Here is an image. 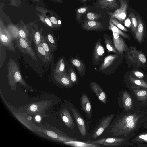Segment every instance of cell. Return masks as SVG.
I'll list each match as a JSON object with an SVG mask.
<instances>
[{
	"label": "cell",
	"instance_id": "6da1fadb",
	"mask_svg": "<svg viewBox=\"0 0 147 147\" xmlns=\"http://www.w3.org/2000/svg\"><path fill=\"white\" fill-rule=\"evenodd\" d=\"M132 109L126 111L116 121L110 131L113 136L129 140L147 121V115L145 113Z\"/></svg>",
	"mask_w": 147,
	"mask_h": 147
},
{
	"label": "cell",
	"instance_id": "7a4b0ae2",
	"mask_svg": "<svg viewBox=\"0 0 147 147\" xmlns=\"http://www.w3.org/2000/svg\"><path fill=\"white\" fill-rule=\"evenodd\" d=\"M7 77L11 86H14L17 82L24 86L26 85L18 65L12 59L9 60L7 64Z\"/></svg>",
	"mask_w": 147,
	"mask_h": 147
},
{
	"label": "cell",
	"instance_id": "3957f363",
	"mask_svg": "<svg viewBox=\"0 0 147 147\" xmlns=\"http://www.w3.org/2000/svg\"><path fill=\"white\" fill-rule=\"evenodd\" d=\"M89 141L92 143L107 146H135L133 143L129 142L127 139L120 137L104 138L94 141Z\"/></svg>",
	"mask_w": 147,
	"mask_h": 147
},
{
	"label": "cell",
	"instance_id": "277c9868",
	"mask_svg": "<svg viewBox=\"0 0 147 147\" xmlns=\"http://www.w3.org/2000/svg\"><path fill=\"white\" fill-rule=\"evenodd\" d=\"M126 51L127 59L130 61L140 66L145 65L147 60L145 55L142 52L137 50L135 47H128Z\"/></svg>",
	"mask_w": 147,
	"mask_h": 147
},
{
	"label": "cell",
	"instance_id": "5b68a950",
	"mask_svg": "<svg viewBox=\"0 0 147 147\" xmlns=\"http://www.w3.org/2000/svg\"><path fill=\"white\" fill-rule=\"evenodd\" d=\"M0 39L1 45L4 46L9 50L15 51L11 35L1 21L0 24Z\"/></svg>",
	"mask_w": 147,
	"mask_h": 147
},
{
	"label": "cell",
	"instance_id": "8992f818",
	"mask_svg": "<svg viewBox=\"0 0 147 147\" xmlns=\"http://www.w3.org/2000/svg\"><path fill=\"white\" fill-rule=\"evenodd\" d=\"M17 48L24 54H27L35 62L37 61L36 52L32 48L31 44L19 36L15 39Z\"/></svg>",
	"mask_w": 147,
	"mask_h": 147
},
{
	"label": "cell",
	"instance_id": "52a82bcc",
	"mask_svg": "<svg viewBox=\"0 0 147 147\" xmlns=\"http://www.w3.org/2000/svg\"><path fill=\"white\" fill-rule=\"evenodd\" d=\"M120 7L114 12H107L110 18L117 19L121 23H123L125 20L127 16V12L128 4L126 0H119Z\"/></svg>",
	"mask_w": 147,
	"mask_h": 147
},
{
	"label": "cell",
	"instance_id": "ba28073f",
	"mask_svg": "<svg viewBox=\"0 0 147 147\" xmlns=\"http://www.w3.org/2000/svg\"><path fill=\"white\" fill-rule=\"evenodd\" d=\"M114 115V114H111L106 116L102 119L93 133L92 136L93 139L98 137L103 133L110 125Z\"/></svg>",
	"mask_w": 147,
	"mask_h": 147
},
{
	"label": "cell",
	"instance_id": "9c48e42d",
	"mask_svg": "<svg viewBox=\"0 0 147 147\" xmlns=\"http://www.w3.org/2000/svg\"><path fill=\"white\" fill-rule=\"evenodd\" d=\"M112 32L114 46L119 54L122 55L123 52L127 51L128 47L121 36L117 33Z\"/></svg>",
	"mask_w": 147,
	"mask_h": 147
},
{
	"label": "cell",
	"instance_id": "30bf717a",
	"mask_svg": "<svg viewBox=\"0 0 147 147\" xmlns=\"http://www.w3.org/2000/svg\"><path fill=\"white\" fill-rule=\"evenodd\" d=\"M105 49L101 43L100 38L96 42L93 55L94 65H96L102 61L105 55Z\"/></svg>",
	"mask_w": 147,
	"mask_h": 147
},
{
	"label": "cell",
	"instance_id": "8fae6325",
	"mask_svg": "<svg viewBox=\"0 0 147 147\" xmlns=\"http://www.w3.org/2000/svg\"><path fill=\"white\" fill-rule=\"evenodd\" d=\"M73 115L75 119L79 130L83 137L86 134V127L85 121L79 113L75 109L70 107Z\"/></svg>",
	"mask_w": 147,
	"mask_h": 147
},
{
	"label": "cell",
	"instance_id": "7c38bea8",
	"mask_svg": "<svg viewBox=\"0 0 147 147\" xmlns=\"http://www.w3.org/2000/svg\"><path fill=\"white\" fill-rule=\"evenodd\" d=\"M90 86L92 90L96 94L99 100L106 104L107 100V96L101 87L97 83L93 82L90 83Z\"/></svg>",
	"mask_w": 147,
	"mask_h": 147
},
{
	"label": "cell",
	"instance_id": "4fadbf2b",
	"mask_svg": "<svg viewBox=\"0 0 147 147\" xmlns=\"http://www.w3.org/2000/svg\"><path fill=\"white\" fill-rule=\"evenodd\" d=\"M136 17L138 21V25L134 34L135 37L138 42L141 43L143 38L145 30V26L142 19L139 15L136 14Z\"/></svg>",
	"mask_w": 147,
	"mask_h": 147
},
{
	"label": "cell",
	"instance_id": "5bb4252c",
	"mask_svg": "<svg viewBox=\"0 0 147 147\" xmlns=\"http://www.w3.org/2000/svg\"><path fill=\"white\" fill-rule=\"evenodd\" d=\"M54 78L58 83L67 87L72 86L73 84L65 72L57 74L54 72Z\"/></svg>",
	"mask_w": 147,
	"mask_h": 147
},
{
	"label": "cell",
	"instance_id": "9a60e30c",
	"mask_svg": "<svg viewBox=\"0 0 147 147\" xmlns=\"http://www.w3.org/2000/svg\"><path fill=\"white\" fill-rule=\"evenodd\" d=\"M64 143L67 145L76 147H99L101 146L99 144L91 142L89 140L86 142H83L71 140L66 141Z\"/></svg>",
	"mask_w": 147,
	"mask_h": 147
},
{
	"label": "cell",
	"instance_id": "2e32d148",
	"mask_svg": "<svg viewBox=\"0 0 147 147\" xmlns=\"http://www.w3.org/2000/svg\"><path fill=\"white\" fill-rule=\"evenodd\" d=\"M129 80L132 84L133 88H143L147 89V82L144 80L136 77L131 74L129 76Z\"/></svg>",
	"mask_w": 147,
	"mask_h": 147
},
{
	"label": "cell",
	"instance_id": "e0dca14e",
	"mask_svg": "<svg viewBox=\"0 0 147 147\" xmlns=\"http://www.w3.org/2000/svg\"><path fill=\"white\" fill-rule=\"evenodd\" d=\"M117 0H97V3L101 8L107 10H112L119 8Z\"/></svg>",
	"mask_w": 147,
	"mask_h": 147
},
{
	"label": "cell",
	"instance_id": "ac0fdd59",
	"mask_svg": "<svg viewBox=\"0 0 147 147\" xmlns=\"http://www.w3.org/2000/svg\"><path fill=\"white\" fill-rule=\"evenodd\" d=\"M81 103L82 109L86 114L88 115H91L92 107L90 100L84 93H83L81 98Z\"/></svg>",
	"mask_w": 147,
	"mask_h": 147
},
{
	"label": "cell",
	"instance_id": "d6986e66",
	"mask_svg": "<svg viewBox=\"0 0 147 147\" xmlns=\"http://www.w3.org/2000/svg\"><path fill=\"white\" fill-rule=\"evenodd\" d=\"M122 100L123 106L126 111L133 109V103L132 98L127 91H124L122 93Z\"/></svg>",
	"mask_w": 147,
	"mask_h": 147
},
{
	"label": "cell",
	"instance_id": "ffe728a7",
	"mask_svg": "<svg viewBox=\"0 0 147 147\" xmlns=\"http://www.w3.org/2000/svg\"><path fill=\"white\" fill-rule=\"evenodd\" d=\"M83 27L86 30H92L101 29L103 28V26L99 22L88 20L84 22Z\"/></svg>",
	"mask_w": 147,
	"mask_h": 147
},
{
	"label": "cell",
	"instance_id": "44dd1931",
	"mask_svg": "<svg viewBox=\"0 0 147 147\" xmlns=\"http://www.w3.org/2000/svg\"><path fill=\"white\" fill-rule=\"evenodd\" d=\"M62 119L65 124L69 128L73 129L75 126L73 119L68 111L66 109H64L61 112Z\"/></svg>",
	"mask_w": 147,
	"mask_h": 147
},
{
	"label": "cell",
	"instance_id": "7402d4cb",
	"mask_svg": "<svg viewBox=\"0 0 147 147\" xmlns=\"http://www.w3.org/2000/svg\"><path fill=\"white\" fill-rule=\"evenodd\" d=\"M118 56L117 54L107 56L104 59L103 62L100 67L99 71H101L108 68L112 64Z\"/></svg>",
	"mask_w": 147,
	"mask_h": 147
},
{
	"label": "cell",
	"instance_id": "603a6c76",
	"mask_svg": "<svg viewBox=\"0 0 147 147\" xmlns=\"http://www.w3.org/2000/svg\"><path fill=\"white\" fill-rule=\"evenodd\" d=\"M132 89L138 101L142 102L147 101V89L133 88Z\"/></svg>",
	"mask_w": 147,
	"mask_h": 147
},
{
	"label": "cell",
	"instance_id": "cb8c5ba5",
	"mask_svg": "<svg viewBox=\"0 0 147 147\" xmlns=\"http://www.w3.org/2000/svg\"><path fill=\"white\" fill-rule=\"evenodd\" d=\"M35 52L38 57L44 63H48L46 52L43 48L42 42L38 45H35Z\"/></svg>",
	"mask_w": 147,
	"mask_h": 147
},
{
	"label": "cell",
	"instance_id": "d4e9b609",
	"mask_svg": "<svg viewBox=\"0 0 147 147\" xmlns=\"http://www.w3.org/2000/svg\"><path fill=\"white\" fill-rule=\"evenodd\" d=\"M109 24V26L108 28L110 30H111L112 32L117 33L124 38L129 39L130 36L129 35L123 32L121 30L115 26L112 23L110 19Z\"/></svg>",
	"mask_w": 147,
	"mask_h": 147
},
{
	"label": "cell",
	"instance_id": "484cf974",
	"mask_svg": "<svg viewBox=\"0 0 147 147\" xmlns=\"http://www.w3.org/2000/svg\"><path fill=\"white\" fill-rule=\"evenodd\" d=\"M45 38L52 51L54 52L57 48V43L53 36L51 34H48Z\"/></svg>",
	"mask_w": 147,
	"mask_h": 147
},
{
	"label": "cell",
	"instance_id": "4316f807",
	"mask_svg": "<svg viewBox=\"0 0 147 147\" xmlns=\"http://www.w3.org/2000/svg\"><path fill=\"white\" fill-rule=\"evenodd\" d=\"M130 141L138 144H147V133L140 134L132 139Z\"/></svg>",
	"mask_w": 147,
	"mask_h": 147
},
{
	"label": "cell",
	"instance_id": "83f0119b",
	"mask_svg": "<svg viewBox=\"0 0 147 147\" xmlns=\"http://www.w3.org/2000/svg\"><path fill=\"white\" fill-rule=\"evenodd\" d=\"M42 43V47L46 53L47 61H50L52 57V51L44 36H43Z\"/></svg>",
	"mask_w": 147,
	"mask_h": 147
},
{
	"label": "cell",
	"instance_id": "f1b7e54d",
	"mask_svg": "<svg viewBox=\"0 0 147 147\" xmlns=\"http://www.w3.org/2000/svg\"><path fill=\"white\" fill-rule=\"evenodd\" d=\"M104 37L106 47L108 50V53L111 52L117 54H118V52L113 45L112 42L110 38L105 36Z\"/></svg>",
	"mask_w": 147,
	"mask_h": 147
},
{
	"label": "cell",
	"instance_id": "f546056e",
	"mask_svg": "<svg viewBox=\"0 0 147 147\" xmlns=\"http://www.w3.org/2000/svg\"><path fill=\"white\" fill-rule=\"evenodd\" d=\"M129 17L131 22V30L132 32L135 34L138 25V21L136 16L134 13L130 11Z\"/></svg>",
	"mask_w": 147,
	"mask_h": 147
},
{
	"label": "cell",
	"instance_id": "4dcf8cb0",
	"mask_svg": "<svg viewBox=\"0 0 147 147\" xmlns=\"http://www.w3.org/2000/svg\"><path fill=\"white\" fill-rule=\"evenodd\" d=\"M54 72L57 74L65 72V65L63 59H60L57 62Z\"/></svg>",
	"mask_w": 147,
	"mask_h": 147
},
{
	"label": "cell",
	"instance_id": "1f68e13d",
	"mask_svg": "<svg viewBox=\"0 0 147 147\" xmlns=\"http://www.w3.org/2000/svg\"><path fill=\"white\" fill-rule=\"evenodd\" d=\"M32 35L33 42L35 45H38L42 42L43 36L41 32L39 31L34 32L32 33Z\"/></svg>",
	"mask_w": 147,
	"mask_h": 147
},
{
	"label": "cell",
	"instance_id": "d6a6232c",
	"mask_svg": "<svg viewBox=\"0 0 147 147\" xmlns=\"http://www.w3.org/2000/svg\"><path fill=\"white\" fill-rule=\"evenodd\" d=\"M71 61L72 63L76 68L79 73L83 71L84 65L80 60L77 59H72Z\"/></svg>",
	"mask_w": 147,
	"mask_h": 147
},
{
	"label": "cell",
	"instance_id": "836d02e7",
	"mask_svg": "<svg viewBox=\"0 0 147 147\" xmlns=\"http://www.w3.org/2000/svg\"><path fill=\"white\" fill-rule=\"evenodd\" d=\"M88 10L87 7H82L78 9L76 12V19L79 20L82 15L85 13Z\"/></svg>",
	"mask_w": 147,
	"mask_h": 147
},
{
	"label": "cell",
	"instance_id": "e575fe53",
	"mask_svg": "<svg viewBox=\"0 0 147 147\" xmlns=\"http://www.w3.org/2000/svg\"><path fill=\"white\" fill-rule=\"evenodd\" d=\"M110 20L114 24L121 30L125 32H127V29L117 19L110 18Z\"/></svg>",
	"mask_w": 147,
	"mask_h": 147
},
{
	"label": "cell",
	"instance_id": "d590c367",
	"mask_svg": "<svg viewBox=\"0 0 147 147\" xmlns=\"http://www.w3.org/2000/svg\"><path fill=\"white\" fill-rule=\"evenodd\" d=\"M68 75L69 78L73 84L77 82V76L75 72L73 69H70Z\"/></svg>",
	"mask_w": 147,
	"mask_h": 147
},
{
	"label": "cell",
	"instance_id": "8d00e7d4",
	"mask_svg": "<svg viewBox=\"0 0 147 147\" xmlns=\"http://www.w3.org/2000/svg\"><path fill=\"white\" fill-rule=\"evenodd\" d=\"M101 16L100 13H97L93 12H89L86 15V17L88 20H94L98 19Z\"/></svg>",
	"mask_w": 147,
	"mask_h": 147
},
{
	"label": "cell",
	"instance_id": "74e56055",
	"mask_svg": "<svg viewBox=\"0 0 147 147\" xmlns=\"http://www.w3.org/2000/svg\"><path fill=\"white\" fill-rule=\"evenodd\" d=\"M40 17L41 20L49 26L52 28H54L55 26L48 18L43 17L42 16Z\"/></svg>",
	"mask_w": 147,
	"mask_h": 147
},
{
	"label": "cell",
	"instance_id": "f35d334b",
	"mask_svg": "<svg viewBox=\"0 0 147 147\" xmlns=\"http://www.w3.org/2000/svg\"><path fill=\"white\" fill-rule=\"evenodd\" d=\"M132 73L133 75L138 78L142 79L144 78V74L142 72L138 71H133Z\"/></svg>",
	"mask_w": 147,
	"mask_h": 147
},
{
	"label": "cell",
	"instance_id": "ab89813d",
	"mask_svg": "<svg viewBox=\"0 0 147 147\" xmlns=\"http://www.w3.org/2000/svg\"><path fill=\"white\" fill-rule=\"evenodd\" d=\"M47 134L49 136L53 138H57L58 137V135L56 133L51 131H47Z\"/></svg>",
	"mask_w": 147,
	"mask_h": 147
},
{
	"label": "cell",
	"instance_id": "60d3db41",
	"mask_svg": "<svg viewBox=\"0 0 147 147\" xmlns=\"http://www.w3.org/2000/svg\"><path fill=\"white\" fill-rule=\"evenodd\" d=\"M50 20L55 26H59V24L58 23V21L55 17L53 16L51 17Z\"/></svg>",
	"mask_w": 147,
	"mask_h": 147
},
{
	"label": "cell",
	"instance_id": "b9f144b4",
	"mask_svg": "<svg viewBox=\"0 0 147 147\" xmlns=\"http://www.w3.org/2000/svg\"><path fill=\"white\" fill-rule=\"evenodd\" d=\"M30 109L31 111L35 112L37 109V106L35 104H32L30 106Z\"/></svg>",
	"mask_w": 147,
	"mask_h": 147
},
{
	"label": "cell",
	"instance_id": "7bdbcfd3",
	"mask_svg": "<svg viewBox=\"0 0 147 147\" xmlns=\"http://www.w3.org/2000/svg\"><path fill=\"white\" fill-rule=\"evenodd\" d=\"M138 147H147V144H138Z\"/></svg>",
	"mask_w": 147,
	"mask_h": 147
},
{
	"label": "cell",
	"instance_id": "ee69618b",
	"mask_svg": "<svg viewBox=\"0 0 147 147\" xmlns=\"http://www.w3.org/2000/svg\"><path fill=\"white\" fill-rule=\"evenodd\" d=\"M35 119L37 121H39L40 120L41 118L40 116L37 115L35 117Z\"/></svg>",
	"mask_w": 147,
	"mask_h": 147
},
{
	"label": "cell",
	"instance_id": "f6af8a7d",
	"mask_svg": "<svg viewBox=\"0 0 147 147\" xmlns=\"http://www.w3.org/2000/svg\"><path fill=\"white\" fill-rule=\"evenodd\" d=\"M82 3H84L86 2L89 0H80Z\"/></svg>",
	"mask_w": 147,
	"mask_h": 147
},
{
	"label": "cell",
	"instance_id": "bcb514c9",
	"mask_svg": "<svg viewBox=\"0 0 147 147\" xmlns=\"http://www.w3.org/2000/svg\"><path fill=\"white\" fill-rule=\"evenodd\" d=\"M145 124V125L144 126V128H147V122L145 124Z\"/></svg>",
	"mask_w": 147,
	"mask_h": 147
},
{
	"label": "cell",
	"instance_id": "7dc6e473",
	"mask_svg": "<svg viewBox=\"0 0 147 147\" xmlns=\"http://www.w3.org/2000/svg\"><path fill=\"white\" fill-rule=\"evenodd\" d=\"M54 1H56V2H60L61 1V0H53Z\"/></svg>",
	"mask_w": 147,
	"mask_h": 147
},
{
	"label": "cell",
	"instance_id": "c3c4849f",
	"mask_svg": "<svg viewBox=\"0 0 147 147\" xmlns=\"http://www.w3.org/2000/svg\"><path fill=\"white\" fill-rule=\"evenodd\" d=\"M58 23L59 25L61 24V21L60 20L58 21Z\"/></svg>",
	"mask_w": 147,
	"mask_h": 147
}]
</instances>
